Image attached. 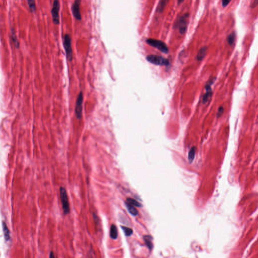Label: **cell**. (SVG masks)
<instances>
[{
  "instance_id": "obj_1",
  "label": "cell",
  "mask_w": 258,
  "mask_h": 258,
  "mask_svg": "<svg viewBox=\"0 0 258 258\" xmlns=\"http://www.w3.org/2000/svg\"><path fill=\"white\" fill-rule=\"evenodd\" d=\"M63 45L66 55L69 61H71L73 59V50L72 47V39L70 35L65 34L63 37Z\"/></svg>"
},
{
  "instance_id": "obj_2",
  "label": "cell",
  "mask_w": 258,
  "mask_h": 258,
  "mask_svg": "<svg viewBox=\"0 0 258 258\" xmlns=\"http://www.w3.org/2000/svg\"><path fill=\"white\" fill-rule=\"evenodd\" d=\"M60 194L64 213L68 214L70 212V205L66 190L64 187H60Z\"/></svg>"
},
{
  "instance_id": "obj_3",
  "label": "cell",
  "mask_w": 258,
  "mask_h": 258,
  "mask_svg": "<svg viewBox=\"0 0 258 258\" xmlns=\"http://www.w3.org/2000/svg\"><path fill=\"white\" fill-rule=\"evenodd\" d=\"M146 42L148 44L153 47H155L163 53H169V48L167 45L162 41L155 39H149L146 40Z\"/></svg>"
},
{
  "instance_id": "obj_4",
  "label": "cell",
  "mask_w": 258,
  "mask_h": 258,
  "mask_svg": "<svg viewBox=\"0 0 258 258\" xmlns=\"http://www.w3.org/2000/svg\"><path fill=\"white\" fill-rule=\"evenodd\" d=\"M60 9V4L59 0H54L51 10V14L53 22V23L56 25H58L60 23V16H59Z\"/></svg>"
},
{
  "instance_id": "obj_5",
  "label": "cell",
  "mask_w": 258,
  "mask_h": 258,
  "mask_svg": "<svg viewBox=\"0 0 258 258\" xmlns=\"http://www.w3.org/2000/svg\"><path fill=\"white\" fill-rule=\"evenodd\" d=\"M146 59L148 62L156 65L167 66L169 64V60L161 56L151 55L147 56Z\"/></svg>"
},
{
  "instance_id": "obj_6",
  "label": "cell",
  "mask_w": 258,
  "mask_h": 258,
  "mask_svg": "<svg viewBox=\"0 0 258 258\" xmlns=\"http://www.w3.org/2000/svg\"><path fill=\"white\" fill-rule=\"evenodd\" d=\"M83 92L81 91L79 93L77 97L76 104L75 107V113L78 119H80L82 115V108H83Z\"/></svg>"
},
{
  "instance_id": "obj_7",
  "label": "cell",
  "mask_w": 258,
  "mask_h": 258,
  "mask_svg": "<svg viewBox=\"0 0 258 258\" xmlns=\"http://www.w3.org/2000/svg\"><path fill=\"white\" fill-rule=\"evenodd\" d=\"M188 17L189 15L188 14H185L181 16L179 18V19L177 20L176 25L179 28V32L181 34H184L186 32L187 28V20Z\"/></svg>"
},
{
  "instance_id": "obj_8",
  "label": "cell",
  "mask_w": 258,
  "mask_h": 258,
  "mask_svg": "<svg viewBox=\"0 0 258 258\" xmlns=\"http://www.w3.org/2000/svg\"><path fill=\"white\" fill-rule=\"evenodd\" d=\"M81 0H75L72 5V12L73 16L76 19L80 21L82 19L81 13L80 10V6L81 4Z\"/></svg>"
},
{
  "instance_id": "obj_9",
  "label": "cell",
  "mask_w": 258,
  "mask_h": 258,
  "mask_svg": "<svg viewBox=\"0 0 258 258\" xmlns=\"http://www.w3.org/2000/svg\"><path fill=\"white\" fill-rule=\"evenodd\" d=\"M206 93L204 95L203 98V101L204 103H207V101L209 100V99H210L212 96V90H211V87H210V84H208L206 86Z\"/></svg>"
},
{
  "instance_id": "obj_10",
  "label": "cell",
  "mask_w": 258,
  "mask_h": 258,
  "mask_svg": "<svg viewBox=\"0 0 258 258\" xmlns=\"http://www.w3.org/2000/svg\"><path fill=\"white\" fill-rule=\"evenodd\" d=\"M11 37L12 41H13L14 45L15 47L16 48H19V47L20 43L18 39H17L16 34L15 33V30L13 29V28L11 29Z\"/></svg>"
},
{
  "instance_id": "obj_11",
  "label": "cell",
  "mask_w": 258,
  "mask_h": 258,
  "mask_svg": "<svg viewBox=\"0 0 258 258\" xmlns=\"http://www.w3.org/2000/svg\"><path fill=\"white\" fill-rule=\"evenodd\" d=\"M126 206L127 208L128 209V211L129 212V213L132 214L133 215L136 216L138 214V211H137L134 206L131 205L130 204H129L128 203H126Z\"/></svg>"
},
{
  "instance_id": "obj_12",
  "label": "cell",
  "mask_w": 258,
  "mask_h": 258,
  "mask_svg": "<svg viewBox=\"0 0 258 258\" xmlns=\"http://www.w3.org/2000/svg\"><path fill=\"white\" fill-rule=\"evenodd\" d=\"M3 229L5 239L6 241H9L10 239V231H9L8 228L5 222H3Z\"/></svg>"
},
{
  "instance_id": "obj_13",
  "label": "cell",
  "mask_w": 258,
  "mask_h": 258,
  "mask_svg": "<svg viewBox=\"0 0 258 258\" xmlns=\"http://www.w3.org/2000/svg\"><path fill=\"white\" fill-rule=\"evenodd\" d=\"M117 229L115 225L112 224L110 229V237L111 239H115L117 237Z\"/></svg>"
},
{
  "instance_id": "obj_14",
  "label": "cell",
  "mask_w": 258,
  "mask_h": 258,
  "mask_svg": "<svg viewBox=\"0 0 258 258\" xmlns=\"http://www.w3.org/2000/svg\"><path fill=\"white\" fill-rule=\"evenodd\" d=\"M206 50H207V47H202L200 51H199L197 55V59L198 60H203L204 58L205 57L206 55Z\"/></svg>"
},
{
  "instance_id": "obj_15",
  "label": "cell",
  "mask_w": 258,
  "mask_h": 258,
  "mask_svg": "<svg viewBox=\"0 0 258 258\" xmlns=\"http://www.w3.org/2000/svg\"><path fill=\"white\" fill-rule=\"evenodd\" d=\"M28 3L29 8L30 9V11L33 13L36 11V7L35 5V0H27Z\"/></svg>"
},
{
  "instance_id": "obj_16",
  "label": "cell",
  "mask_w": 258,
  "mask_h": 258,
  "mask_svg": "<svg viewBox=\"0 0 258 258\" xmlns=\"http://www.w3.org/2000/svg\"><path fill=\"white\" fill-rule=\"evenodd\" d=\"M195 151H196V148L195 147H192V148L190 149V151L189 152V155H188V159L190 162H192L195 158Z\"/></svg>"
},
{
  "instance_id": "obj_17",
  "label": "cell",
  "mask_w": 258,
  "mask_h": 258,
  "mask_svg": "<svg viewBox=\"0 0 258 258\" xmlns=\"http://www.w3.org/2000/svg\"><path fill=\"white\" fill-rule=\"evenodd\" d=\"M127 203H128L129 204H130L131 205L134 206L138 207H142V205H141V204L140 203L138 202H137L136 200H135V199L128 198L127 199Z\"/></svg>"
},
{
  "instance_id": "obj_18",
  "label": "cell",
  "mask_w": 258,
  "mask_h": 258,
  "mask_svg": "<svg viewBox=\"0 0 258 258\" xmlns=\"http://www.w3.org/2000/svg\"><path fill=\"white\" fill-rule=\"evenodd\" d=\"M169 1V0H161L160 1V2L159 3V5H158V8H157V10L158 12H161L163 10L164 7L166 6V5Z\"/></svg>"
},
{
  "instance_id": "obj_19",
  "label": "cell",
  "mask_w": 258,
  "mask_h": 258,
  "mask_svg": "<svg viewBox=\"0 0 258 258\" xmlns=\"http://www.w3.org/2000/svg\"><path fill=\"white\" fill-rule=\"evenodd\" d=\"M144 240H145V243L147 245L148 247H149L150 249H151L152 246H153L152 243L151 237L148 235L145 236Z\"/></svg>"
},
{
  "instance_id": "obj_20",
  "label": "cell",
  "mask_w": 258,
  "mask_h": 258,
  "mask_svg": "<svg viewBox=\"0 0 258 258\" xmlns=\"http://www.w3.org/2000/svg\"><path fill=\"white\" fill-rule=\"evenodd\" d=\"M235 34L234 32H233L232 33H231L230 35H229L227 38V41H228V44L229 45H233V43L235 42Z\"/></svg>"
},
{
  "instance_id": "obj_21",
  "label": "cell",
  "mask_w": 258,
  "mask_h": 258,
  "mask_svg": "<svg viewBox=\"0 0 258 258\" xmlns=\"http://www.w3.org/2000/svg\"><path fill=\"white\" fill-rule=\"evenodd\" d=\"M122 228L126 236H130L132 234L133 230L131 228L126 226H122Z\"/></svg>"
},
{
  "instance_id": "obj_22",
  "label": "cell",
  "mask_w": 258,
  "mask_h": 258,
  "mask_svg": "<svg viewBox=\"0 0 258 258\" xmlns=\"http://www.w3.org/2000/svg\"><path fill=\"white\" fill-rule=\"evenodd\" d=\"M223 112H224V108L222 107H220L218 111L217 117H220L222 115Z\"/></svg>"
},
{
  "instance_id": "obj_23",
  "label": "cell",
  "mask_w": 258,
  "mask_h": 258,
  "mask_svg": "<svg viewBox=\"0 0 258 258\" xmlns=\"http://www.w3.org/2000/svg\"><path fill=\"white\" fill-rule=\"evenodd\" d=\"M230 1H231V0H222V6L223 7H225L227 6L229 4V3L230 2Z\"/></svg>"
},
{
  "instance_id": "obj_24",
  "label": "cell",
  "mask_w": 258,
  "mask_h": 258,
  "mask_svg": "<svg viewBox=\"0 0 258 258\" xmlns=\"http://www.w3.org/2000/svg\"><path fill=\"white\" fill-rule=\"evenodd\" d=\"M258 5V0H254V3L252 4V7H255Z\"/></svg>"
},
{
  "instance_id": "obj_25",
  "label": "cell",
  "mask_w": 258,
  "mask_h": 258,
  "mask_svg": "<svg viewBox=\"0 0 258 258\" xmlns=\"http://www.w3.org/2000/svg\"><path fill=\"white\" fill-rule=\"evenodd\" d=\"M49 257H50V258H51V257H54V254H53V252H51L50 255H49Z\"/></svg>"
},
{
  "instance_id": "obj_26",
  "label": "cell",
  "mask_w": 258,
  "mask_h": 258,
  "mask_svg": "<svg viewBox=\"0 0 258 258\" xmlns=\"http://www.w3.org/2000/svg\"><path fill=\"white\" fill-rule=\"evenodd\" d=\"M183 1V0H178V2H179V3H181Z\"/></svg>"
}]
</instances>
